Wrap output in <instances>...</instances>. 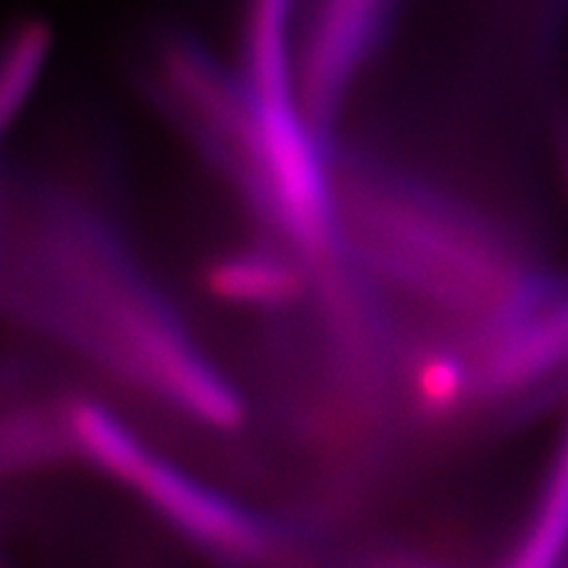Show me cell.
Returning <instances> with one entry per match:
<instances>
[{"label":"cell","mask_w":568,"mask_h":568,"mask_svg":"<svg viewBox=\"0 0 568 568\" xmlns=\"http://www.w3.org/2000/svg\"><path fill=\"white\" fill-rule=\"evenodd\" d=\"M542 100L555 156L568 187V0H561L552 39H549L542 77Z\"/></svg>","instance_id":"cell-1"},{"label":"cell","mask_w":568,"mask_h":568,"mask_svg":"<svg viewBox=\"0 0 568 568\" xmlns=\"http://www.w3.org/2000/svg\"><path fill=\"white\" fill-rule=\"evenodd\" d=\"M342 3L351 8H361V10H375V8L388 6V0H342Z\"/></svg>","instance_id":"cell-2"},{"label":"cell","mask_w":568,"mask_h":568,"mask_svg":"<svg viewBox=\"0 0 568 568\" xmlns=\"http://www.w3.org/2000/svg\"><path fill=\"white\" fill-rule=\"evenodd\" d=\"M561 568H568V557H566V561H564V566Z\"/></svg>","instance_id":"cell-3"}]
</instances>
